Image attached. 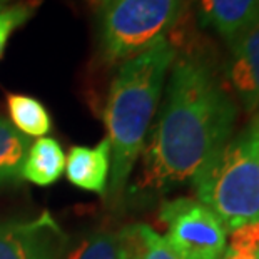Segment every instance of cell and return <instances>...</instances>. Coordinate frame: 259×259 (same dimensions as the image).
<instances>
[{
	"mask_svg": "<svg viewBox=\"0 0 259 259\" xmlns=\"http://www.w3.org/2000/svg\"><path fill=\"white\" fill-rule=\"evenodd\" d=\"M238 104L214 65L202 56L176 57L166 97L147 147L137 189L164 194L191 183L233 136Z\"/></svg>",
	"mask_w": 259,
	"mask_h": 259,
	"instance_id": "6da1fadb",
	"label": "cell"
},
{
	"mask_svg": "<svg viewBox=\"0 0 259 259\" xmlns=\"http://www.w3.org/2000/svg\"><path fill=\"white\" fill-rule=\"evenodd\" d=\"M4 9V4H0V10H2Z\"/></svg>",
	"mask_w": 259,
	"mask_h": 259,
	"instance_id": "e0dca14e",
	"label": "cell"
},
{
	"mask_svg": "<svg viewBox=\"0 0 259 259\" xmlns=\"http://www.w3.org/2000/svg\"><path fill=\"white\" fill-rule=\"evenodd\" d=\"M191 183L197 201L226 229L259 223V112L212 154Z\"/></svg>",
	"mask_w": 259,
	"mask_h": 259,
	"instance_id": "3957f363",
	"label": "cell"
},
{
	"mask_svg": "<svg viewBox=\"0 0 259 259\" xmlns=\"http://www.w3.org/2000/svg\"><path fill=\"white\" fill-rule=\"evenodd\" d=\"M111 144L107 137L99 144L70 147L65 159V176L70 184L85 192L106 196L111 179Z\"/></svg>",
	"mask_w": 259,
	"mask_h": 259,
	"instance_id": "ba28073f",
	"label": "cell"
},
{
	"mask_svg": "<svg viewBox=\"0 0 259 259\" xmlns=\"http://www.w3.org/2000/svg\"><path fill=\"white\" fill-rule=\"evenodd\" d=\"M91 2H97V0H91Z\"/></svg>",
	"mask_w": 259,
	"mask_h": 259,
	"instance_id": "ac0fdd59",
	"label": "cell"
},
{
	"mask_svg": "<svg viewBox=\"0 0 259 259\" xmlns=\"http://www.w3.org/2000/svg\"><path fill=\"white\" fill-rule=\"evenodd\" d=\"M183 0H102L99 46L109 62H124L161 37L179 15Z\"/></svg>",
	"mask_w": 259,
	"mask_h": 259,
	"instance_id": "277c9868",
	"label": "cell"
},
{
	"mask_svg": "<svg viewBox=\"0 0 259 259\" xmlns=\"http://www.w3.org/2000/svg\"><path fill=\"white\" fill-rule=\"evenodd\" d=\"M5 2H7V0H0V4H5Z\"/></svg>",
	"mask_w": 259,
	"mask_h": 259,
	"instance_id": "2e32d148",
	"label": "cell"
},
{
	"mask_svg": "<svg viewBox=\"0 0 259 259\" xmlns=\"http://www.w3.org/2000/svg\"><path fill=\"white\" fill-rule=\"evenodd\" d=\"M65 233L52 214L0 223V259H60Z\"/></svg>",
	"mask_w": 259,
	"mask_h": 259,
	"instance_id": "8992f818",
	"label": "cell"
},
{
	"mask_svg": "<svg viewBox=\"0 0 259 259\" xmlns=\"http://www.w3.org/2000/svg\"><path fill=\"white\" fill-rule=\"evenodd\" d=\"M34 10L35 5L30 2H19L0 10V59L4 56L9 38L34 15Z\"/></svg>",
	"mask_w": 259,
	"mask_h": 259,
	"instance_id": "9a60e30c",
	"label": "cell"
},
{
	"mask_svg": "<svg viewBox=\"0 0 259 259\" xmlns=\"http://www.w3.org/2000/svg\"><path fill=\"white\" fill-rule=\"evenodd\" d=\"M176 57V47L167 37H161L146 51L124 60L111 82L104 119L111 144L109 196L112 201L124 194L132 169L144 151Z\"/></svg>",
	"mask_w": 259,
	"mask_h": 259,
	"instance_id": "7a4b0ae2",
	"label": "cell"
},
{
	"mask_svg": "<svg viewBox=\"0 0 259 259\" xmlns=\"http://www.w3.org/2000/svg\"><path fill=\"white\" fill-rule=\"evenodd\" d=\"M228 79L247 114L259 112V19L229 44Z\"/></svg>",
	"mask_w": 259,
	"mask_h": 259,
	"instance_id": "52a82bcc",
	"label": "cell"
},
{
	"mask_svg": "<svg viewBox=\"0 0 259 259\" xmlns=\"http://www.w3.org/2000/svg\"><path fill=\"white\" fill-rule=\"evenodd\" d=\"M159 223L164 239L179 259H221L228 247V229L207 206L192 197L162 202Z\"/></svg>",
	"mask_w": 259,
	"mask_h": 259,
	"instance_id": "5b68a950",
	"label": "cell"
},
{
	"mask_svg": "<svg viewBox=\"0 0 259 259\" xmlns=\"http://www.w3.org/2000/svg\"><path fill=\"white\" fill-rule=\"evenodd\" d=\"M30 149V139L0 117V186L17 184Z\"/></svg>",
	"mask_w": 259,
	"mask_h": 259,
	"instance_id": "7c38bea8",
	"label": "cell"
},
{
	"mask_svg": "<svg viewBox=\"0 0 259 259\" xmlns=\"http://www.w3.org/2000/svg\"><path fill=\"white\" fill-rule=\"evenodd\" d=\"M10 124L25 137H46L52 131V117L38 99L27 94H9Z\"/></svg>",
	"mask_w": 259,
	"mask_h": 259,
	"instance_id": "8fae6325",
	"label": "cell"
},
{
	"mask_svg": "<svg viewBox=\"0 0 259 259\" xmlns=\"http://www.w3.org/2000/svg\"><path fill=\"white\" fill-rule=\"evenodd\" d=\"M197 9L202 24L216 30L228 46L259 19V0H197Z\"/></svg>",
	"mask_w": 259,
	"mask_h": 259,
	"instance_id": "9c48e42d",
	"label": "cell"
},
{
	"mask_svg": "<svg viewBox=\"0 0 259 259\" xmlns=\"http://www.w3.org/2000/svg\"><path fill=\"white\" fill-rule=\"evenodd\" d=\"M67 259H124L120 233H92L69 252Z\"/></svg>",
	"mask_w": 259,
	"mask_h": 259,
	"instance_id": "5bb4252c",
	"label": "cell"
},
{
	"mask_svg": "<svg viewBox=\"0 0 259 259\" xmlns=\"http://www.w3.org/2000/svg\"><path fill=\"white\" fill-rule=\"evenodd\" d=\"M120 233L124 259H179L166 239L147 224H132Z\"/></svg>",
	"mask_w": 259,
	"mask_h": 259,
	"instance_id": "4fadbf2b",
	"label": "cell"
},
{
	"mask_svg": "<svg viewBox=\"0 0 259 259\" xmlns=\"http://www.w3.org/2000/svg\"><path fill=\"white\" fill-rule=\"evenodd\" d=\"M65 172V154L54 137H40L30 144L22 166V179L35 186H52Z\"/></svg>",
	"mask_w": 259,
	"mask_h": 259,
	"instance_id": "30bf717a",
	"label": "cell"
}]
</instances>
